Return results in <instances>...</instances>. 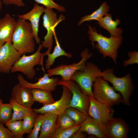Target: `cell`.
<instances>
[{
  "label": "cell",
  "instance_id": "39",
  "mask_svg": "<svg viewBox=\"0 0 138 138\" xmlns=\"http://www.w3.org/2000/svg\"><path fill=\"white\" fill-rule=\"evenodd\" d=\"M4 43H0V49L1 47Z\"/></svg>",
  "mask_w": 138,
  "mask_h": 138
},
{
  "label": "cell",
  "instance_id": "20",
  "mask_svg": "<svg viewBox=\"0 0 138 138\" xmlns=\"http://www.w3.org/2000/svg\"><path fill=\"white\" fill-rule=\"evenodd\" d=\"M120 22V20L118 18L115 20H113L111 14L107 13L101 19L98 21L97 23L101 27L107 30L111 36L117 37L121 35L123 32L121 28L117 27Z\"/></svg>",
  "mask_w": 138,
  "mask_h": 138
},
{
  "label": "cell",
  "instance_id": "14",
  "mask_svg": "<svg viewBox=\"0 0 138 138\" xmlns=\"http://www.w3.org/2000/svg\"><path fill=\"white\" fill-rule=\"evenodd\" d=\"M107 138H127L130 128L125 121L114 118L106 126Z\"/></svg>",
  "mask_w": 138,
  "mask_h": 138
},
{
  "label": "cell",
  "instance_id": "34",
  "mask_svg": "<svg viewBox=\"0 0 138 138\" xmlns=\"http://www.w3.org/2000/svg\"><path fill=\"white\" fill-rule=\"evenodd\" d=\"M0 138H14L11 132L0 122Z\"/></svg>",
  "mask_w": 138,
  "mask_h": 138
},
{
  "label": "cell",
  "instance_id": "5",
  "mask_svg": "<svg viewBox=\"0 0 138 138\" xmlns=\"http://www.w3.org/2000/svg\"><path fill=\"white\" fill-rule=\"evenodd\" d=\"M102 72L97 65L87 62L85 69L75 72L71 80L78 84L83 92L89 97L94 98L92 90L93 84L97 77H101Z\"/></svg>",
  "mask_w": 138,
  "mask_h": 138
},
{
  "label": "cell",
  "instance_id": "29",
  "mask_svg": "<svg viewBox=\"0 0 138 138\" xmlns=\"http://www.w3.org/2000/svg\"><path fill=\"white\" fill-rule=\"evenodd\" d=\"M37 114L33 111L26 115L23 119V129L25 133L28 134L31 132Z\"/></svg>",
  "mask_w": 138,
  "mask_h": 138
},
{
  "label": "cell",
  "instance_id": "25",
  "mask_svg": "<svg viewBox=\"0 0 138 138\" xmlns=\"http://www.w3.org/2000/svg\"><path fill=\"white\" fill-rule=\"evenodd\" d=\"M6 126L11 132L14 138H23L25 133L23 129L22 120L9 121L5 124Z\"/></svg>",
  "mask_w": 138,
  "mask_h": 138
},
{
  "label": "cell",
  "instance_id": "26",
  "mask_svg": "<svg viewBox=\"0 0 138 138\" xmlns=\"http://www.w3.org/2000/svg\"><path fill=\"white\" fill-rule=\"evenodd\" d=\"M65 112L74 121L76 125H81L88 115L87 114L71 107H68Z\"/></svg>",
  "mask_w": 138,
  "mask_h": 138
},
{
  "label": "cell",
  "instance_id": "38",
  "mask_svg": "<svg viewBox=\"0 0 138 138\" xmlns=\"http://www.w3.org/2000/svg\"><path fill=\"white\" fill-rule=\"evenodd\" d=\"M1 93V91H0V94ZM3 103V101L2 99L0 98V107L1 105Z\"/></svg>",
  "mask_w": 138,
  "mask_h": 138
},
{
  "label": "cell",
  "instance_id": "6",
  "mask_svg": "<svg viewBox=\"0 0 138 138\" xmlns=\"http://www.w3.org/2000/svg\"><path fill=\"white\" fill-rule=\"evenodd\" d=\"M93 87L94 98L98 101L111 107L122 103V95L117 92L107 81L101 77H97L94 82Z\"/></svg>",
  "mask_w": 138,
  "mask_h": 138
},
{
  "label": "cell",
  "instance_id": "33",
  "mask_svg": "<svg viewBox=\"0 0 138 138\" xmlns=\"http://www.w3.org/2000/svg\"><path fill=\"white\" fill-rule=\"evenodd\" d=\"M130 58L123 62V66L126 67L128 65L138 63V52L137 51L130 52L128 53Z\"/></svg>",
  "mask_w": 138,
  "mask_h": 138
},
{
  "label": "cell",
  "instance_id": "28",
  "mask_svg": "<svg viewBox=\"0 0 138 138\" xmlns=\"http://www.w3.org/2000/svg\"><path fill=\"white\" fill-rule=\"evenodd\" d=\"M81 125H76L70 128L61 129L57 128L52 138H71L77 131L79 130Z\"/></svg>",
  "mask_w": 138,
  "mask_h": 138
},
{
  "label": "cell",
  "instance_id": "21",
  "mask_svg": "<svg viewBox=\"0 0 138 138\" xmlns=\"http://www.w3.org/2000/svg\"><path fill=\"white\" fill-rule=\"evenodd\" d=\"M53 36L55 39L56 45L52 53L49 52L47 55L48 58L45 61V69L48 70L50 68L55 61L56 59L61 56H65L69 58L73 56L72 54L70 53L66 52L61 47L56 36L55 30L53 32Z\"/></svg>",
  "mask_w": 138,
  "mask_h": 138
},
{
  "label": "cell",
  "instance_id": "19",
  "mask_svg": "<svg viewBox=\"0 0 138 138\" xmlns=\"http://www.w3.org/2000/svg\"><path fill=\"white\" fill-rule=\"evenodd\" d=\"M43 114V120L38 138H52L57 128L58 116L49 113Z\"/></svg>",
  "mask_w": 138,
  "mask_h": 138
},
{
  "label": "cell",
  "instance_id": "35",
  "mask_svg": "<svg viewBox=\"0 0 138 138\" xmlns=\"http://www.w3.org/2000/svg\"><path fill=\"white\" fill-rule=\"evenodd\" d=\"M3 4L8 5L12 4L19 7H23L25 6V4L22 0H2Z\"/></svg>",
  "mask_w": 138,
  "mask_h": 138
},
{
  "label": "cell",
  "instance_id": "13",
  "mask_svg": "<svg viewBox=\"0 0 138 138\" xmlns=\"http://www.w3.org/2000/svg\"><path fill=\"white\" fill-rule=\"evenodd\" d=\"M50 77L44 72V75L39 78L37 82L31 83L26 80L20 74L17 77L19 83L23 86L31 89H37L51 92L55 90L59 80L57 78Z\"/></svg>",
  "mask_w": 138,
  "mask_h": 138
},
{
  "label": "cell",
  "instance_id": "22",
  "mask_svg": "<svg viewBox=\"0 0 138 138\" xmlns=\"http://www.w3.org/2000/svg\"><path fill=\"white\" fill-rule=\"evenodd\" d=\"M9 102L12 106L13 111L12 118L10 121L22 120L26 115L33 111L31 108L19 104L11 97Z\"/></svg>",
  "mask_w": 138,
  "mask_h": 138
},
{
  "label": "cell",
  "instance_id": "11",
  "mask_svg": "<svg viewBox=\"0 0 138 138\" xmlns=\"http://www.w3.org/2000/svg\"><path fill=\"white\" fill-rule=\"evenodd\" d=\"M62 86L63 87L62 95L59 100L52 103L43 105L39 108L32 109L33 111L37 113H49L57 116L65 112L69 107L72 94L68 88Z\"/></svg>",
  "mask_w": 138,
  "mask_h": 138
},
{
  "label": "cell",
  "instance_id": "32",
  "mask_svg": "<svg viewBox=\"0 0 138 138\" xmlns=\"http://www.w3.org/2000/svg\"><path fill=\"white\" fill-rule=\"evenodd\" d=\"M37 3L42 4L45 7L55 9L59 12L65 11V8L55 3L53 0H33Z\"/></svg>",
  "mask_w": 138,
  "mask_h": 138
},
{
  "label": "cell",
  "instance_id": "3",
  "mask_svg": "<svg viewBox=\"0 0 138 138\" xmlns=\"http://www.w3.org/2000/svg\"><path fill=\"white\" fill-rule=\"evenodd\" d=\"M42 47L41 44L39 43L37 50L34 53L29 55H23L13 65L10 72L12 73L21 72L30 80L33 79L36 75V71L34 67L36 65L41 66V69L45 72L43 64V58L48 53L50 52L52 47L48 48L44 53L40 52Z\"/></svg>",
  "mask_w": 138,
  "mask_h": 138
},
{
  "label": "cell",
  "instance_id": "4",
  "mask_svg": "<svg viewBox=\"0 0 138 138\" xmlns=\"http://www.w3.org/2000/svg\"><path fill=\"white\" fill-rule=\"evenodd\" d=\"M101 77L110 83L115 90L120 94L122 97V103L126 106L130 105V99L133 94L134 86L130 73L119 77L114 74L113 68H108L102 72Z\"/></svg>",
  "mask_w": 138,
  "mask_h": 138
},
{
  "label": "cell",
  "instance_id": "31",
  "mask_svg": "<svg viewBox=\"0 0 138 138\" xmlns=\"http://www.w3.org/2000/svg\"><path fill=\"white\" fill-rule=\"evenodd\" d=\"M43 118V114H37L33 128L31 132L28 134L27 138H38Z\"/></svg>",
  "mask_w": 138,
  "mask_h": 138
},
{
  "label": "cell",
  "instance_id": "8",
  "mask_svg": "<svg viewBox=\"0 0 138 138\" xmlns=\"http://www.w3.org/2000/svg\"><path fill=\"white\" fill-rule=\"evenodd\" d=\"M58 84L67 87L72 93L69 107L75 108L88 114L90 104L89 97L82 91L76 83L71 80H65L61 79L59 80Z\"/></svg>",
  "mask_w": 138,
  "mask_h": 138
},
{
  "label": "cell",
  "instance_id": "7",
  "mask_svg": "<svg viewBox=\"0 0 138 138\" xmlns=\"http://www.w3.org/2000/svg\"><path fill=\"white\" fill-rule=\"evenodd\" d=\"M93 55L87 48L85 49L80 53L81 59L77 63L68 65L61 64L54 68L47 70V74L49 77L60 75L62 79L65 80H71L72 75L78 71H82L85 69L86 61Z\"/></svg>",
  "mask_w": 138,
  "mask_h": 138
},
{
  "label": "cell",
  "instance_id": "1",
  "mask_svg": "<svg viewBox=\"0 0 138 138\" xmlns=\"http://www.w3.org/2000/svg\"><path fill=\"white\" fill-rule=\"evenodd\" d=\"M89 39L91 42L93 48L95 47L104 58L108 57L116 63L118 57V50L122 44L123 37L111 36L108 38L98 33L95 27L93 28L90 25H88Z\"/></svg>",
  "mask_w": 138,
  "mask_h": 138
},
{
  "label": "cell",
  "instance_id": "12",
  "mask_svg": "<svg viewBox=\"0 0 138 138\" xmlns=\"http://www.w3.org/2000/svg\"><path fill=\"white\" fill-rule=\"evenodd\" d=\"M11 41L5 43L0 49V73H8L21 56Z\"/></svg>",
  "mask_w": 138,
  "mask_h": 138
},
{
  "label": "cell",
  "instance_id": "24",
  "mask_svg": "<svg viewBox=\"0 0 138 138\" xmlns=\"http://www.w3.org/2000/svg\"><path fill=\"white\" fill-rule=\"evenodd\" d=\"M33 100L42 104L43 106L52 103L55 101L53 97L51 92L40 89H31Z\"/></svg>",
  "mask_w": 138,
  "mask_h": 138
},
{
  "label": "cell",
  "instance_id": "17",
  "mask_svg": "<svg viewBox=\"0 0 138 138\" xmlns=\"http://www.w3.org/2000/svg\"><path fill=\"white\" fill-rule=\"evenodd\" d=\"M11 98L19 104L31 108L34 103L32 98L31 89L24 87L19 83L13 88Z\"/></svg>",
  "mask_w": 138,
  "mask_h": 138
},
{
  "label": "cell",
  "instance_id": "16",
  "mask_svg": "<svg viewBox=\"0 0 138 138\" xmlns=\"http://www.w3.org/2000/svg\"><path fill=\"white\" fill-rule=\"evenodd\" d=\"M99 138H107L106 126L88 115L79 130Z\"/></svg>",
  "mask_w": 138,
  "mask_h": 138
},
{
  "label": "cell",
  "instance_id": "15",
  "mask_svg": "<svg viewBox=\"0 0 138 138\" xmlns=\"http://www.w3.org/2000/svg\"><path fill=\"white\" fill-rule=\"evenodd\" d=\"M45 9L43 6L36 3L32 9L28 12L24 14L15 16L19 18L28 20L30 22L34 40L37 44H39L40 42V39L38 36L40 18L41 15L44 13Z\"/></svg>",
  "mask_w": 138,
  "mask_h": 138
},
{
  "label": "cell",
  "instance_id": "37",
  "mask_svg": "<svg viewBox=\"0 0 138 138\" xmlns=\"http://www.w3.org/2000/svg\"><path fill=\"white\" fill-rule=\"evenodd\" d=\"M2 2L1 0H0V12H1L2 10Z\"/></svg>",
  "mask_w": 138,
  "mask_h": 138
},
{
  "label": "cell",
  "instance_id": "36",
  "mask_svg": "<svg viewBox=\"0 0 138 138\" xmlns=\"http://www.w3.org/2000/svg\"><path fill=\"white\" fill-rule=\"evenodd\" d=\"M84 132L78 130L72 136L71 138H84L86 137V135L84 133Z\"/></svg>",
  "mask_w": 138,
  "mask_h": 138
},
{
  "label": "cell",
  "instance_id": "23",
  "mask_svg": "<svg viewBox=\"0 0 138 138\" xmlns=\"http://www.w3.org/2000/svg\"><path fill=\"white\" fill-rule=\"evenodd\" d=\"M109 7L106 2H103L99 8L91 14L82 17L78 23L79 26L85 21L95 20L99 21L109 11Z\"/></svg>",
  "mask_w": 138,
  "mask_h": 138
},
{
  "label": "cell",
  "instance_id": "2",
  "mask_svg": "<svg viewBox=\"0 0 138 138\" xmlns=\"http://www.w3.org/2000/svg\"><path fill=\"white\" fill-rule=\"evenodd\" d=\"M34 40L30 22L18 18L11 40L14 48L21 55L32 53L35 50Z\"/></svg>",
  "mask_w": 138,
  "mask_h": 138
},
{
  "label": "cell",
  "instance_id": "30",
  "mask_svg": "<svg viewBox=\"0 0 138 138\" xmlns=\"http://www.w3.org/2000/svg\"><path fill=\"white\" fill-rule=\"evenodd\" d=\"M56 125L57 128L61 129L68 128L76 125L74 121L65 112L58 116Z\"/></svg>",
  "mask_w": 138,
  "mask_h": 138
},
{
  "label": "cell",
  "instance_id": "9",
  "mask_svg": "<svg viewBox=\"0 0 138 138\" xmlns=\"http://www.w3.org/2000/svg\"><path fill=\"white\" fill-rule=\"evenodd\" d=\"M43 15V25L47 31L44 40L41 44L43 47L48 48L52 47L53 43V32L55 28L61 21L65 20V17L63 15L57 18L56 14L52 9L45 7Z\"/></svg>",
  "mask_w": 138,
  "mask_h": 138
},
{
  "label": "cell",
  "instance_id": "27",
  "mask_svg": "<svg viewBox=\"0 0 138 138\" xmlns=\"http://www.w3.org/2000/svg\"><path fill=\"white\" fill-rule=\"evenodd\" d=\"M13 111L10 103H3L0 107V122L4 124L10 121L12 118Z\"/></svg>",
  "mask_w": 138,
  "mask_h": 138
},
{
  "label": "cell",
  "instance_id": "18",
  "mask_svg": "<svg viewBox=\"0 0 138 138\" xmlns=\"http://www.w3.org/2000/svg\"><path fill=\"white\" fill-rule=\"evenodd\" d=\"M16 21L9 14L0 19V43L11 41Z\"/></svg>",
  "mask_w": 138,
  "mask_h": 138
},
{
  "label": "cell",
  "instance_id": "10",
  "mask_svg": "<svg viewBox=\"0 0 138 138\" xmlns=\"http://www.w3.org/2000/svg\"><path fill=\"white\" fill-rule=\"evenodd\" d=\"M89 99L88 115L106 126L114 118V110L112 107L101 103L94 98L89 97Z\"/></svg>",
  "mask_w": 138,
  "mask_h": 138
}]
</instances>
